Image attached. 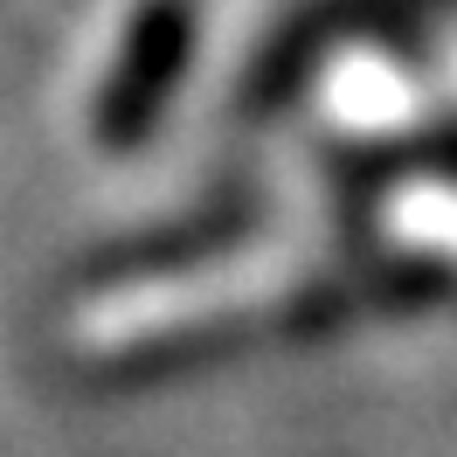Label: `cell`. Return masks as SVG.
<instances>
[{
    "instance_id": "1",
    "label": "cell",
    "mask_w": 457,
    "mask_h": 457,
    "mask_svg": "<svg viewBox=\"0 0 457 457\" xmlns=\"http://www.w3.org/2000/svg\"><path fill=\"white\" fill-rule=\"evenodd\" d=\"M195 56V7L187 0H153L118 56L112 84H104V139H139L160 118V104L173 97L180 70Z\"/></svg>"
}]
</instances>
